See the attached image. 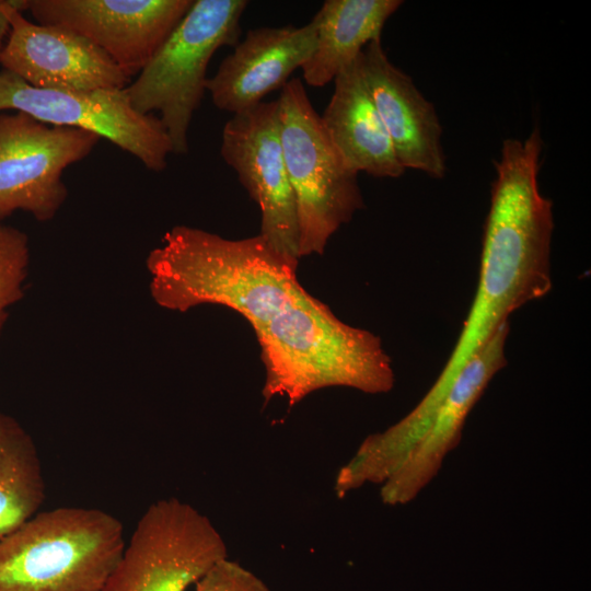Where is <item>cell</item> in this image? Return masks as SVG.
Segmentation results:
<instances>
[{
  "mask_svg": "<svg viewBox=\"0 0 591 591\" xmlns=\"http://www.w3.org/2000/svg\"><path fill=\"white\" fill-rule=\"evenodd\" d=\"M542 149L535 127L524 140L506 139L494 161L477 290L444 368L419 402L428 413L439 408L457 373L508 316L552 288L553 202L538 187Z\"/></svg>",
  "mask_w": 591,
  "mask_h": 591,
  "instance_id": "2",
  "label": "cell"
},
{
  "mask_svg": "<svg viewBox=\"0 0 591 591\" xmlns=\"http://www.w3.org/2000/svg\"><path fill=\"white\" fill-rule=\"evenodd\" d=\"M359 61L399 163L405 170L442 178L447 171L442 127L432 103L409 76L390 61L381 40L367 45Z\"/></svg>",
  "mask_w": 591,
  "mask_h": 591,
  "instance_id": "13",
  "label": "cell"
},
{
  "mask_svg": "<svg viewBox=\"0 0 591 591\" xmlns=\"http://www.w3.org/2000/svg\"><path fill=\"white\" fill-rule=\"evenodd\" d=\"M316 46V23L250 30L242 42L207 80L212 103L221 111L237 114L258 103L288 82Z\"/></svg>",
  "mask_w": 591,
  "mask_h": 591,
  "instance_id": "14",
  "label": "cell"
},
{
  "mask_svg": "<svg viewBox=\"0 0 591 591\" xmlns=\"http://www.w3.org/2000/svg\"><path fill=\"white\" fill-rule=\"evenodd\" d=\"M100 139L22 113H0V224L19 210L39 222L54 219L68 197L63 171L85 159Z\"/></svg>",
  "mask_w": 591,
  "mask_h": 591,
  "instance_id": "7",
  "label": "cell"
},
{
  "mask_svg": "<svg viewBox=\"0 0 591 591\" xmlns=\"http://www.w3.org/2000/svg\"><path fill=\"white\" fill-rule=\"evenodd\" d=\"M193 1L24 0V11L37 23L82 35L131 78L151 60Z\"/></svg>",
  "mask_w": 591,
  "mask_h": 591,
  "instance_id": "10",
  "label": "cell"
},
{
  "mask_svg": "<svg viewBox=\"0 0 591 591\" xmlns=\"http://www.w3.org/2000/svg\"><path fill=\"white\" fill-rule=\"evenodd\" d=\"M509 331L506 321L457 373L427 432L381 485L384 505L413 501L439 473L445 456L459 444L470 412L490 380L507 364L505 345Z\"/></svg>",
  "mask_w": 591,
  "mask_h": 591,
  "instance_id": "12",
  "label": "cell"
},
{
  "mask_svg": "<svg viewBox=\"0 0 591 591\" xmlns=\"http://www.w3.org/2000/svg\"><path fill=\"white\" fill-rule=\"evenodd\" d=\"M3 0H0V57L9 34L10 25L2 8Z\"/></svg>",
  "mask_w": 591,
  "mask_h": 591,
  "instance_id": "20",
  "label": "cell"
},
{
  "mask_svg": "<svg viewBox=\"0 0 591 591\" xmlns=\"http://www.w3.org/2000/svg\"><path fill=\"white\" fill-rule=\"evenodd\" d=\"M10 30L2 69L36 88L74 92L124 90L131 82L118 66L82 35L58 25L34 23L3 0Z\"/></svg>",
  "mask_w": 591,
  "mask_h": 591,
  "instance_id": "11",
  "label": "cell"
},
{
  "mask_svg": "<svg viewBox=\"0 0 591 591\" xmlns=\"http://www.w3.org/2000/svg\"><path fill=\"white\" fill-rule=\"evenodd\" d=\"M228 558L211 521L177 498L150 505L100 591H186Z\"/></svg>",
  "mask_w": 591,
  "mask_h": 591,
  "instance_id": "6",
  "label": "cell"
},
{
  "mask_svg": "<svg viewBox=\"0 0 591 591\" xmlns=\"http://www.w3.org/2000/svg\"><path fill=\"white\" fill-rule=\"evenodd\" d=\"M194 584V591H270L255 573L229 558L218 561Z\"/></svg>",
  "mask_w": 591,
  "mask_h": 591,
  "instance_id": "19",
  "label": "cell"
},
{
  "mask_svg": "<svg viewBox=\"0 0 591 591\" xmlns=\"http://www.w3.org/2000/svg\"><path fill=\"white\" fill-rule=\"evenodd\" d=\"M220 153L259 208V234L277 252L299 262L297 207L283 159L277 100L234 114L223 127Z\"/></svg>",
  "mask_w": 591,
  "mask_h": 591,
  "instance_id": "9",
  "label": "cell"
},
{
  "mask_svg": "<svg viewBox=\"0 0 591 591\" xmlns=\"http://www.w3.org/2000/svg\"><path fill=\"white\" fill-rule=\"evenodd\" d=\"M245 0H194L169 38L125 89L132 107L160 114L172 153L188 152V130L200 106L207 68L222 46H235Z\"/></svg>",
  "mask_w": 591,
  "mask_h": 591,
  "instance_id": "5",
  "label": "cell"
},
{
  "mask_svg": "<svg viewBox=\"0 0 591 591\" xmlns=\"http://www.w3.org/2000/svg\"><path fill=\"white\" fill-rule=\"evenodd\" d=\"M125 545L123 523L104 510L37 512L0 537V591H100Z\"/></svg>",
  "mask_w": 591,
  "mask_h": 591,
  "instance_id": "3",
  "label": "cell"
},
{
  "mask_svg": "<svg viewBox=\"0 0 591 591\" xmlns=\"http://www.w3.org/2000/svg\"><path fill=\"white\" fill-rule=\"evenodd\" d=\"M30 247L27 235L18 228L0 224V335L9 309L24 297L28 274Z\"/></svg>",
  "mask_w": 591,
  "mask_h": 591,
  "instance_id": "18",
  "label": "cell"
},
{
  "mask_svg": "<svg viewBox=\"0 0 591 591\" xmlns=\"http://www.w3.org/2000/svg\"><path fill=\"white\" fill-rule=\"evenodd\" d=\"M44 500L36 444L14 417L0 412V537L37 513Z\"/></svg>",
  "mask_w": 591,
  "mask_h": 591,
  "instance_id": "17",
  "label": "cell"
},
{
  "mask_svg": "<svg viewBox=\"0 0 591 591\" xmlns=\"http://www.w3.org/2000/svg\"><path fill=\"white\" fill-rule=\"evenodd\" d=\"M277 102L283 159L297 207L299 254L322 255L333 234L364 207L358 173L332 142L299 78L282 86Z\"/></svg>",
  "mask_w": 591,
  "mask_h": 591,
  "instance_id": "4",
  "label": "cell"
},
{
  "mask_svg": "<svg viewBox=\"0 0 591 591\" xmlns=\"http://www.w3.org/2000/svg\"><path fill=\"white\" fill-rule=\"evenodd\" d=\"M149 290L161 308L186 312L201 304L227 306L252 326L265 369V402L293 406L325 387L390 392L392 361L381 338L339 320L303 288L298 262L259 233L230 240L175 225L146 259Z\"/></svg>",
  "mask_w": 591,
  "mask_h": 591,
  "instance_id": "1",
  "label": "cell"
},
{
  "mask_svg": "<svg viewBox=\"0 0 591 591\" xmlns=\"http://www.w3.org/2000/svg\"><path fill=\"white\" fill-rule=\"evenodd\" d=\"M401 0H326L314 15L316 46L301 67L305 84L322 88L351 65L367 45L381 40Z\"/></svg>",
  "mask_w": 591,
  "mask_h": 591,
  "instance_id": "16",
  "label": "cell"
},
{
  "mask_svg": "<svg viewBox=\"0 0 591 591\" xmlns=\"http://www.w3.org/2000/svg\"><path fill=\"white\" fill-rule=\"evenodd\" d=\"M14 111L61 127L88 130L137 158L148 170L162 172L172 153L159 117L137 112L126 90L74 92L36 88L0 70V113Z\"/></svg>",
  "mask_w": 591,
  "mask_h": 591,
  "instance_id": "8",
  "label": "cell"
},
{
  "mask_svg": "<svg viewBox=\"0 0 591 591\" xmlns=\"http://www.w3.org/2000/svg\"><path fill=\"white\" fill-rule=\"evenodd\" d=\"M321 119L332 142L356 173L395 178L406 171L369 93L359 57L335 78L334 92Z\"/></svg>",
  "mask_w": 591,
  "mask_h": 591,
  "instance_id": "15",
  "label": "cell"
}]
</instances>
